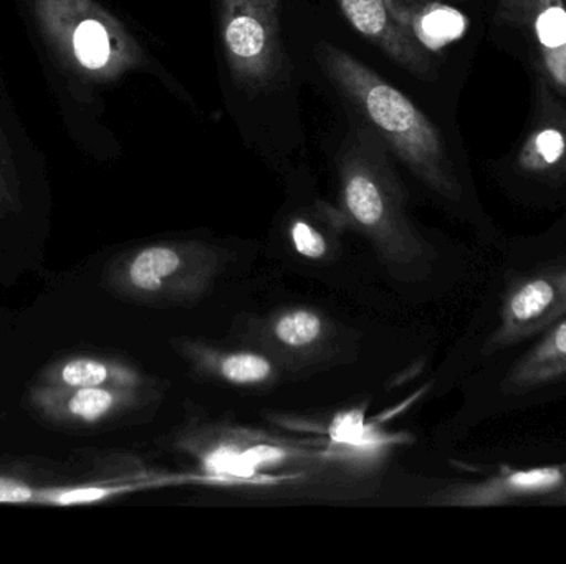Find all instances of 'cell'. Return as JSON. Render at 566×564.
Masks as SVG:
<instances>
[{"label": "cell", "mask_w": 566, "mask_h": 564, "mask_svg": "<svg viewBox=\"0 0 566 564\" xmlns=\"http://www.w3.org/2000/svg\"><path fill=\"white\" fill-rule=\"evenodd\" d=\"M562 381H566V318L512 364L504 384L514 393H531Z\"/></svg>", "instance_id": "8fae6325"}, {"label": "cell", "mask_w": 566, "mask_h": 564, "mask_svg": "<svg viewBox=\"0 0 566 564\" xmlns=\"http://www.w3.org/2000/svg\"><path fill=\"white\" fill-rule=\"evenodd\" d=\"M52 387H129L136 383L132 370L90 353L60 354L33 377Z\"/></svg>", "instance_id": "30bf717a"}, {"label": "cell", "mask_w": 566, "mask_h": 564, "mask_svg": "<svg viewBox=\"0 0 566 564\" xmlns=\"http://www.w3.org/2000/svg\"><path fill=\"white\" fill-rule=\"evenodd\" d=\"M272 373L271 363L258 354H232L222 363V374L232 383L249 384L264 381Z\"/></svg>", "instance_id": "9a60e30c"}, {"label": "cell", "mask_w": 566, "mask_h": 564, "mask_svg": "<svg viewBox=\"0 0 566 564\" xmlns=\"http://www.w3.org/2000/svg\"><path fill=\"white\" fill-rule=\"evenodd\" d=\"M206 467L212 473H229V476L235 477H251L254 473V469L244 459V454H238L229 449H221L211 454L206 460Z\"/></svg>", "instance_id": "2e32d148"}, {"label": "cell", "mask_w": 566, "mask_h": 564, "mask_svg": "<svg viewBox=\"0 0 566 564\" xmlns=\"http://www.w3.org/2000/svg\"><path fill=\"white\" fill-rule=\"evenodd\" d=\"M275 333L289 347H305L322 333V321L308 311H293L279 321Z\"/></svg>", "instance_id": "5bb4252c"}, {"label": "cell", "mask_w": 566, "mask_h": 564, "mask_svg": "<svg viewBox=\"0 0 566 564\" xmlns=\"http://www.w3.org/2000/svg\"><path fill=\"white\" fill-rule=\"evenodd\" d=\"M333 439L342 440V443H355L363 434V417L359 413L343 414L336 417L329 429Z\"/></svg>", "instance_id": "ac0fdd59"}, {"label": "cell", "mask_w": 566, "mask_h": 564, "mask_svg": "<svg viewBox=\"0 0 566 564\" xmlns=\"http://www.w3.org/2000/svg\"><path fill=\"white\" fill-rule=\"evenodd\" d=\"M132 46L125 33L119 32L112 22H105L96 17L83 20L73 33L76 58L90 70L125 65L132 58V55H128Z\"/></svg>", "instance_id": "7c38bea8"}, {"label": "cell", "mask_w": 566, "mask_h": 564, "mask_svg": "<svg viewBox=\"0 0 566 564\" xmlns=\"http://www.w3.org/2000/svg\"><path fill=\"white\" fill-rule=\"evenodd\" d=\"M497 20L527 43L537 82L566 99V0H499Z\"/></svg>", "instance_id": "5b68a950"}, {"label": "cell", "mask_w": 566, "mask_h": 564, "mask_svg": "<svg viewBox=\"0 0 566 564\" xmlns=\"http://www.w3.org/2000/svg\"><path fill=\"white\" fill-rule=\"evenodd\" d=\"M455 499L471 507L566 506V464L499 472L465 487Z\"/></svg>", "instance_id": "52a82bcc"}, {"label": "cell", "mask_w": 566, "mask_h": 564, "mask_svg": "<svg viewBox=\"0 0 566 564\" xmlns=\"http://www.w3.org/2000/svg\"><path fill=\"white\" fill-rule=\"evenodd\" d=\"M0 211H2V199H0Z\"/></svg>", "instance_id": "ffe728a7"}, {"label": "cell", "mask_w": 566, "mask_h": 564, "mask_svg": "<svg viewBox=\"0 0 566 564\" xmlns=\"http://www.w3.org/2000/svg\"><path fill=\"white\" fill-rule=\"evenodd\" d=\"M219 35L234 82L265 93L289 72L282 32V0H218Z\"/></svg>", "instance_id": "7a4b0ae2"}, {"label": "cell", "mask_w": 566, "mask_h": 564, "mask_svg": "<svg viewBox=\"0 0 566 564\" xmlns=\"http://www.w3.org/2000/svg\"><path fill=\"white\" fill-rule=\"evenodd\" d=\"M566 318V258L537 265L509 284L499 323L488 341L489 353L534 340Z\"/></svg>", "instance_id": "3957f363"}, {"label": "cell", "mask_w": 566, "mask_h": 564, "mask_svg": "<svg viewBox=\"0 0 566 564\" xmlns=\"http://www.w3.org/2000/svg\"><path fill=\"white\" fill-rule=\"evenodd\" d=\"M133 490L125 483L73 479L72 466L42 460L0 464V506L83 507Z\"/></svg>", "instance_id": "277c9868"}, {"label": "cell", "mask_w": 566, "mask_h": 564, "mask_svg": "<svg viewBox=\"0 0 566 564\" xmlns=\"http://www.w3.org/2000/svg\"><path fill=\"white\" fill-rule=\"evenodd\" d=\"M181 258L169 247L143 248L129 260L123 262L119 270L109 274L116 288H129L138 294H155L178 270Z\"/></svg>", "instance_id": "4fadbf2b"}, {"label": "cell", "mask_w": 566, "mask_h": 564, "mask_svg": "<svg viewBox=\"0 0 566 564\" xmlns=\"http://www.w3.org/2000/svg\"><path fill=\"white\" fill-rule=\"evenodd\" d=\"M353 29L386 55L419 76L432 73L429 52L419 46L392 19L388 0H335Z\"/></svg>", "instance_id": "ba28073f"}, {"label": "cell", "mask_w": 566, "mask_h": 564, "mask_svg": "<svg viewBox=\"0 0 566 564\" xmlns=\"http://www.w3.org/2000/svg\"><path fill=\"white\" fill-rule=\"evenodd\" d=\"M316 56L333 85L361 113L386 148L439 194L461 198L441 132L405 93L338 46L322 43Z\"/></svg>", "instance_id": "6da1fadb"}, {"label": "cell", "mask_w": 566, "mask_h": 564, "mask_svg": "<svg viewBox=\"0 0 566 564\" xmlns=\"http://www.w3.org/2000/svg\"><path fill=\"white\" fill-rule=\"evenodd\" d=\"M283 457H285V453L272 446L252 447V449L245 450L244 453V459L248 460L249 466L254 470L258 469V467L281 462Z\"/></svg>", "instance_id": "d6986e66"}, {"label": "cell", "mask_w": 566, "mask_h": 564, "mask_svg": "<svg viewBox=\"0 0 566 564\" xmlns=\"http://www.w3.org/2000/svg\"><path fill=\"white\" fill-rule=\"evenodd\" d=\"M392 19L426 52H439L468 32L461 10L441 0H388Z\"/></svg>", "instance_id": "9c48e42d"}, {"label": "cell", "mask_w": 566, "mask_h": 564, "mask_svg": "<svg viewBox=\"0 0 566 564\" xmlns=\"http://www.w3.org/2000/svg\"><path fill=\"white\" fill-rule=\"evenodd\" d=\"M292 237L296 252L302 254L303 257L319 258L325 255V238L312 225L305 224V222H296L292 228Z\"/></svg>", "instance_id": "e0dca14e"}, {"label": "cell", "mask_w": 566, "mask_h": 564, "mask_svg": "<svg viewBox=\"0 0 566 564\" xmlns=\"http://www.w3.org/2000/svg\"><path fill=\"white\" fill-rule=\"evenodd\" d=\"M515 169L528 181L555 184L566 178V99L537 82L535 113L515 155Z\"/></svg>", "instance_id": "8992f818"}]
</instances>
